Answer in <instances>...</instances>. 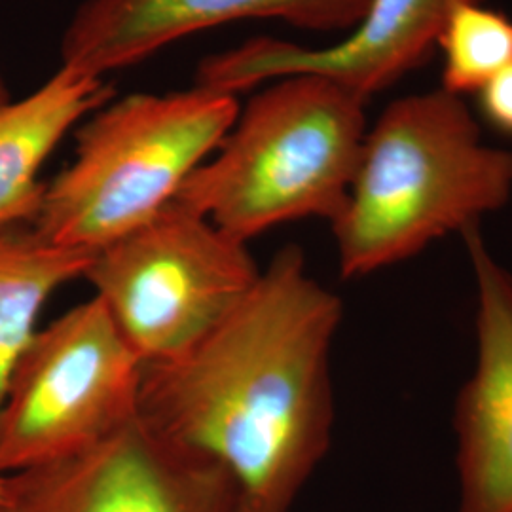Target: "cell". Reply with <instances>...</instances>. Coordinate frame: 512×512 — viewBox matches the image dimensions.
Instances as JSON below:
<instances>
[{
  "label": "cell",
  "instance_id": "6da1fadb",
  "mask_svg": "<svg viewBox=\"0 0 512 512\" xmlns=\"http://www.w3.org/2000/svg\"><path fill=\"white\" fill-rule=\"evenodd\" d=\"M342 317L340 296L287 245L196 346L143 368L141 414L219 463L234 482L232 512L293 511L327 458Z\"/></svg>",
  "mask_w": 512,
  "mask_h": 512
},
{
  "label": "cell",
  "instance_id": "7a4b0ae2",
  "mask_svg": "<svg viewBox=\"0 0 512 512\" xmlns=\"http://www.w3.org/2000/svg\"><path fill=\"white\" fill-rule=\"evenodd\" d=\"M512 198V152L484 143L465 99L439 90L389 103L365 143L348 200L330 222L346 279L463 236Z\"/></svg>",
  "mask_w": 512,
  "mask_h": 512
},
{
  "label": "cell",
  "instance_id": "3957f363",
  "mask_svg": "<svg viewBox=\"0 0 512 512\" xmlns=\"http://www.w3.org/2000/svg\"><path fill=\"white\" fill-rule=\"evenodd\" d=\"M365 107L321 74L277 78L239 109L175 200L243 243L294 220L332 222L361 158Z\"/></svg>",
  "mask_w": 512,
  "mask_h": 512
},
{
  "label": "cell",
  "instance_id": "277c9868",
  "mask_svg": "<svg viewBox=\"0 0 512 512\" xmlns=\"http://www.w3.org/2000/svg\"><path fill=\"white\" fill-rule=\"evenodd\" d=\"M238 114L236 95L203 86L109 101L78 129L73 162L44 184L35 228L95 253L173 202Z\"/></svg>",
  "mask_w": 512,
  "mask_h": 512
},
{
  "label": "cell",
  "instance_id": "5b68a950",
  "mask_svg": "<svg viewBox=\"0 0 512 512\" xmlns=\"http://www.w3.org/2000/svg\"><path fill=\"white\" fill-rule=\"evenodd\" d=\"M260 272L247 243L173 200L97 249L84 279L143 365H154L196 346Z\"/></svg>",
  "mask_w": 512,
  "mask_h": 512
},
{
  "label": "cell",
  "instance_id": "8992f818",
  "mask_svg": "<svg viewBox=\"0 0 512 512\" xmlns=\"http://www.w3.org/2000/svg\"><path fill=\"white\" fill-rule=\"evenodd\" d=\"M143 361L103 302L37 330L0 408V475L76 454L139 414Z\"/></svg>",
  "mask_w": 512,
  "mask_h": 512
},
{
  "label": "cell",
  "instance_id": "52a82bcc",
  "mask_svg": "<svg viewBox=\"0 0 512 512\" xmlns=\"http://www.w3.org/2000/svg\"><path fill=\"white\" fill-rule=\"evenodd\" d=\"M215 459L139 414L92 446L2 475L0 512H232Z\"/></svg>",
  "mask_w": 512,
  "mask_h": 512
},
{
  "label": "cell",
  "instance_id": "ba28073f",
  "mask_svg": "<svg viewBox=\"0 0 512 512\" xmlns=\"http://www.w3.org/2000/svg\"><path fill=\"white\" fill-rule=\"evenodd\" d=\"M465 2L486 0H370L346 38L308 48L279 38H251L203 57L196 86L238 95L291 74L327 76L368 103L420 69L435 52L450 14Z\"/></svg>",
  "mask_w": 512,
  "mask_h": 512
},
{
  "label": "cell",
  "instance_id": "9c48e42d",
  "mask_svg": "<svg viewBox=\"0 0 512 512\" xmlns=\"http://www.w3.org/2000/svg\"><path fill=\"white\" fill-rule=\"evenodd\" d=\"M475 279V366L454 408L459 512H512V272L480 228L463 236Z\"/></svg>",
  "mask_w": 512,
  "mask_h": 512
},
{
  "label": "cell",
  "instance_id": "30bf717a",
  "mask_svg": "<svg viewBox=\"0 0 512 512\" xmlns=\"http://www.w3.org/2000/svg\"><path fill=\"white\" fill-rule=\"evenodd\" d=\"M370 0H84L61 38V67L103 78L171 42L239 19L349 33Z\"/></svg>",
  "mask_w": 512,
  "mask_h": 512
},
{
  "label": "cell",
  "instance_id": "8fae6325",
  "mask_svg": "<svg viewBox=\"0 0 512 512\" xmlns=\"http://www.w3.org/2000/svg\"><path fill=\"white\" fill-rule=\"evenodd\" d=\"M109 101L103 78L59 65L38 90L0 109V224L33 222L44 192L38 171L78 120Z\"/></svg>",
  "mask_w": 512,
  "mask_h": 512
},
{
  "label": "cell",
  "instance_id": "7c38bea8",
  "mask_svg": "<svg viewBox=\"0 0 512 512\" xmlns=\"http://www.w3.org/2000/svg\"><path fill=\"white\" fill-rule=\"evenodd\" d=\"M93 251L44 238L33 222L0 224V408L40 310L65 283L84 277Z\"/></svg>",
  "mask_w": 512,
  "mask_h": 512
},
{
  "label": "cell",
  "instance_id": "4fadbf2b",
  "mask_svg": "<svg viewBox=\"0 0 512 512\" xmlns=\"http://www.w3.org/2000/svg\"><path fill=\"white\" fill-rule=\"evenodd\" d=\"M437 48L442 54L440 88L458 97L476 95L512 63V19L486 2L459 4Z\"/></svg>",
  "mask_w": 512,
  "mask_h": 512
},
{
  "label": "cell",
  "instance_id": "5bb4252c",
  "mask_svg": "<svg viewBox=\"0 0 512 512\" xmlns=\"http://www.w3.org/2000/svg\"><path fill=\"white\" fill-rule=\"evenodd\" d=\"M482 120L490 128L512 137V63L476 93Z\"/></svg>",
  "mask_w": 512,
  "mask_h": 512
},
{
  "label": "cell",
  "instance_id": "9a60e30c",
  "mask_svg": "<svg viewBox=\"0 0 512 512\" xmlns=\"http://www.w3.org/2000/svg\"><path fill=\"white\" fill-rule=\"evenodd\" d=\"M12 99H10V92H8V86H6V82H4V76L0 73V109L4 107V105H8Z\"/></svg>",
  "mask_w": 512,
  "mask_h": 512
},
{
  "label": "cell",
  "instance_id": "2e32d148",
  "mask_svg": "<svg viewBox=\"0 0 512 512\" xmlns=\"http://www.w3.org/2000/svg\"><path fill=\"white\" fill-rule=\"evenodd\" d=\"M0 482H2V475H0Z\"/></svg>",
  "mask_w": 512,
  "mask_h": 512
}]
</instances>
